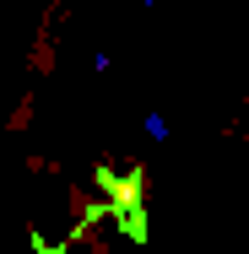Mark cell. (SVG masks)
I'll return each mask as SVG.
<instances>
[{
	"label": "cell",
	"instance_id": "obj_1",
	"mask_svg": "<svg viewBox=\"0 0 249 254\" xmlns=\"http://www.w3.org/2000/svg\"><path fill=\"white\" fill-rule=\"evenodd\" d=\"M141 5H157V0H141Z\"/></svg>",
	"mask_w": 249,
	"mask_h": 254
}]
</instances>
